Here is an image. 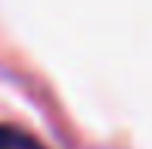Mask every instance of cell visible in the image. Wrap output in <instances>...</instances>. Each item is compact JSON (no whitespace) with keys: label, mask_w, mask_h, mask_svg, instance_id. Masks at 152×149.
Wrapping results in <instances>:
<instances>
[{"label":"cell","mask_w":152,"mask_h":149,"mask_svg":"<svg viewBox=\"0 0 152 149\" xmlns=\"http://www.w3.org/2000/svg\"><path fill=\"white\" fill-rule=\"evenodd\" d=\"M0 149H44L34 137L16 127H0Z\"/></svg>","instance_id":"1"}]
</instances>
